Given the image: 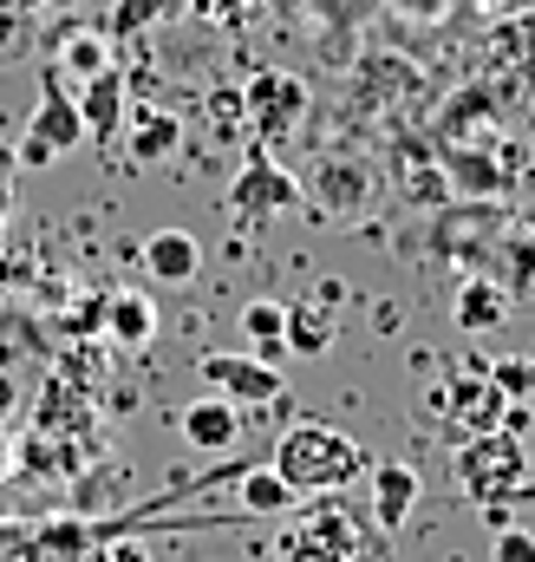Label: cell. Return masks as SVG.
I'll list each match as a JSON object with an SVG mask.
<instances>
[{
  "label": "cell",
  "instance_id": "obj_1",
  "mask_svg": "<svg viewBox=\"0 0 535 562\" xmlns=\"http://www.w3.org/2000/svg\"><path fill=\"white\" fill-rule=\"evenodd\" d=\"M268 464L294 484V497H340V491H353V484L373 471V458H366L340 425H320V419L287 425V431L274 438V458H268Z\"/></svg>",
  "mask_w": 535,
  "mask_h": 562
},
{
  "label": "cell",
  "instance_id": "obj_2",
  "mask_svg": "<svg viewBox=\"0 0 535 562\" xmlns=\"http://www.w3.org/2000/svg\"><path fill=\"white\" fill-rule=\"evenodd\" d=\"M451 477H457V491H464L470 504L503 510V504L530 484V445H523V431H477V438H457Z\"/></svg>",
  "mask_w": 535,
  "mask_h": 562
},
{
  "label": "cell",
  "instance_id": "obj_3",
  "mask_svg": "<svg viewBox=\"0 0 535 562\" xmlns=\"http://www.w3.org/2000/svg\"><path fill=\"white\" fill-rule=\"evenodd\" d=\"M373 550V517L340 497H307V510L281 530V562H353Z\"/></svg>",
  "mask_w": 535,
  "mask_h": 562
},
{
  "label": "cell",
  "instance_id": "obj_4",
  "mask_svg": "<svg viewBox=\"0 0 535 562\" xmlns=\"http://www.w3.org/2000/svg\"><path fill=\"white\" fill-rule=\"evenodd\" d=\"M431 413L444 425H457L464 438H477V431H503L510 400H503V386L490 380V360H477V367H457V373L431 393Z\"/></svg>",
  "mask_w": 535,
  "mask_h": 562
},
{
  "label": "cell",
  "instance_id": "obj_5",
  "mask_svg": "<svg viewBox=\"0 0 535 562\" xmlns=\"http://www.w3.org/2000/svg\"><path fill=\"white\" fill-rule=\"evenodd\" d=\"M86 138H92V132H86L79 99L59 92V86H46L39 105H33V119H26V138H20V150H13V164H26V170H53L66 150H79Z\"/></svg>",
  "mask_w": 535,
  "mask_h": 562
},
{
  "label": "cell",
  "instance_id": "obj_6",
  "mask_svg": "<svg viewBox=\"0 0 535 562\" xmlns=\"http://www.w3.org/2000/svg\"><path fill=\"white\" fill-rule=\"evenodd\" d=\"M242 112H249V132L274 150V144H287L300 132V119H307V86H300L294 72H281V66H268V72H255V79L242 86Z\"/></svg>",
  "mask_w": 535,
  "mask_h": 562
},
{
  "label": "cell",
  "instance_id": "obj_7",
  "mask_svg": "<svg viewBox=\"0 0 535 562\" xmlns=\"http://www.w3.org/2000/svg\"><path fill=\"white\" fill-rule=\"evenodd\" d=\"M300 203H307L300 177H294L287 164H274V157L242 164L236 183H229V196H223V210H229L236 223H268V216H287V210H300Z\"/></svg>",
  "mask_w": 535,
  "mask_h": 562
},
{
  "label": "cell",
  "instance_id": "obj_8",
  "mask_svg": "<svg viewBox=\"0 0 535 562\" xmlns=\"http://www.w3.org/2000/svg\"><path fill=\"white\" fill-rule=\"evenodd\" d=\"M196 373H203V386H209L216 400H229V406H242V413L281 400V367H268L262 353H203Z\"/></svg>",
  "mask_w": 535,
  "mask_h": 562
},
{
  "label": "cell",
  "instance_id": "obj_9",
  "mask_svg": "<svg viewBox=\"0 0 535 562\" xmlns=\"http://www.w3.org/2000/svg\"><path fill=\"white\" fill-rule=\"evenodd\" d=\"M307 190V203L320 210V216H360L366 203H373V164H360V157H327V164H314V183H300Z\"/></svg>",
  "mask_w": 535,
  "mask_h": 562
},
{
  "label": "cell",
  "instance_id": "obj_10",
  "mask_svg": "<svg viewBox=\"0 0 535 562\" xmlns=\"http://www.w3.org/2000/svg\"><path fill=\"white\" fill-rule=\"evenodd\" d=\"M177 438H183L190 451L223 458V451H236V438H242V406H229V400L203 393V400H190V406L177 413Z\"/></svg>",
  "mask_w": 535,
  "mask_h": 562
},
{
  "label": "cell",
  "instance_id": "obj_11",
  "mask_svg": "<svg viewBox=\"0 0 535 562\" xmlns=\"http://www.w3.org/2000/svg\"><path fill=\"white\" fill-rule=\"evenodd\" d=\"M366 484H373V524H379V537H392V530H405L411 524V510H418V471L411 464H399V458H386V464H373L366 471Z\"/></svg>",
  "mask_w": 535,
  "mask_h": 562
},
{
  "label": "cell",
  "instance_id": "obj_12",
  "mask_svg": "<svg viewBox=\"0 0 535 562\" xmlns=\"http://www.w3.org/2000/svg\"><path fill=\"white\" fill-rule=\"evenodd\" d=\"M137 262H144V276L150 281L183 288V281H196V269H203V243H196L190 229H157V236H144Z\"/></svg>",
  "mask_w": 535,
  "mask_h": 562
},
{
  "label": "cell",
  "instance_id": "obj_13",
  "mask_svg": "<svg viewBox=\"0 0 535 562\" xmlns=\"http://www.w3.org/2000/svg\"><path fill=\"white\" fill-rule=\"evenodd\" d=\"M510 288L497 276H470V281H457V301H451V314H457V327L464 334H490V327H503L510 321Z\"/></svg>",
  "mask_w": 535,
  "mask_h": 562
},
{
  "label": "cell",
  "instance_id": "obj_14",
  "mask_svg": "<svg viewBox=\"0 0 535 562\" xmlns=\"http://www.w3.org/2000/svg\"><path fill=\"white\" fill-rule=\"evenodd\" d=\"M105 340H112V347H132V353L157 340V307H150V294H137V288L105 294Z\"/></svg>",
  "mask_w": 535,
  "mask_h": 562
},
{
  "label": "cell",
  "instance_id": "obj_15",
  "mask_svg": "<svg viewBox=\"0 0 535 562\" xmlns=\"http://www.w3.org/2000/svg\"><path fill=\"white\" fill-rule=\"evenodd\" d=\"M125 119H132V164H163L183 144V119L163 112V105H137Z\"/></svg>",
  "mask_w": 535,
  "mask_h": 562
},
{
  "label": "cell",
  "instance_id": "obj_16",
  "mask_svg": "<svg viewBox=\"0 0 535 562\" xmlns=\"http://www.w3.org/2000/svg\"><path fill=\"white\" fill-rule=\"evenodd\" d=\"M333 307L327 301H294L287 307V360H320L333 347Z\"/></svg>",
  "mask_w": 535,
  "mask_h": 562
},
{
  "label": "cell",
  "instance_id": "obj_17",
  "mask_svg": "<svg viewBox=\"0 0 535 562\" xmlns=\"http://www.w3.org/2000/svg\"><path fill=\"white\" fill-rule=\"evenodd\" d=\"M236 504H242V517H281V510H294L300 497H294V484H287L274 464H249V471L236 477Z\"/></svg>",
  "mask_w": 535,
  "mask_h": 562
},
{
  "label": "cell",
  "instance_id": "obj_18",
  "mask_svg": "<svg viewBox=\"0 0 535 562\" xmlns=\"http://www.w3.org/2000/svg\"><path fill=\"white\" fill-rule=\"evenodd\" d=\"M242 340H249V353H262L268 367H281L287 360V307L281 301H249L242 307Z\"/></svg>",
  "mask_w": 535,
  "mask_h": 562
},
{
  "label": "cell",
  "instance_id": "obj_19",
  "mask_svg": "<svg viewBox=\"0 0 535 562\" xmlns=\"http://www.w3.org/2000/svg\"><path fill=\"white\" fill-rule=\"evenodd\" d=\"M79 112H86V132L92 138H112L118 125H125V79L118 72H99V79H86V92H79Z\"/></svg>",
  "mask_w": 535,
  "mask_h": 562
},
{
  "label": "cell",
  "instance_id": "obj_20",
  "mask_svg": "<svg viewBox=\"0 0 535 562\" xmlns=\"http://www.w3.org/2000/svg\"><path fill=\"white\" fill-rule=\"evenodd\" d=\"M163 13H170V0H118L112 20H105V40H132L144 26H157Z\"/></svg>",
  "mask_w": 535,
  "mask_h": 562
},
{
  "label": "cell",
  "instance_id": "obj_21",
  "mask_svg": "<svg viewBox=\"0 0 535 562\" xmlns=\"http://www.w3.org/2000/svg\"><path fill=\"white\" fill-rule=\"evenodd\" d=\"M66 66H72L79 79H99V72H112V40H105V33H79V40L66 46Z\"/></svg>",
  "mask_w": 535,
  "mask_h": 562
},
{
  "label": "cell",
  "instance_id": "obj_22",
  "mask_svg": "<svg viewBox=\"0 0 535 562\" xmlns=\"http://www.w3.org/2000/svg\"><path fill=\"white\" fill-rule=\"evenodd\" d=\"M490 380L503 386V400H530V393H535V360H530V353H510V360H490Z\"/></svg>",
  "mask_w": 535,
  "mask_h": 562
},
{
  "label": "cell",
  "instance_id": "obj_23",
  "mask_svg": "<svg viewBox=\"0 0 535 562\" xmlns=\"http://www.w3.org/2000/svg\"><path fill=\"white\" fill-rule=\"evenodd\" d=\"M490 562H535V530L530 524H497V537H490Z\"/></svg>",
  "mask_w": 535,
  "mask_h": 562
},
{
  "label": "cell",
  "instance_id": "obj_24",
  "mask_svg": "<svg viewBox=\"0 0 535 562\" xmlns=\"http://www.w3.org/2000/svg\"><path fill=\"white\" fill-rule=\"evenodd\" d=\"M92 562H150V543H137V537H99Z\"/></svg>",
  "mask_w": 535,
  "mask_h": 562
},
{
  "label": "cell",
  "instance_id": "obj_25",
  "mask_svg": "<svg viewBox=\"0 0 535 562\" xmlns=\"http://www.w3.org/2000/svg\"><path fill=\"white\" fill-rule=\"evenodd\" d=\"M20 40H26V7H20V0H0V59H7Z\"/></svg>",
  "mask_w": 535,
  "mask_h": 562
},
{
  "label": "cell",
  "instance_id": "obj_26",
  "mask_svg": "<svg viewBox=\"0 0 535 562\" xmlns=\"http://www.w3.org/2000/svg\"><path fill=\"white\" fill-rule=\"evenodd\" d=\"M26 7V20H53V13H79L86 0H20Z\"/></svg>",
  "mask_w": 535,
  "mask_h": 562
},
{
  "label": "cell",
  "instance_id": "obj_27",
  "mask_svg": "<svg viewBox=\"0 0 535 562\" xmlns=\"http://www.w3.org/2000/svg\"><path fill=\"white\" fill-rule=\"evenodd\" d=\"M7 413H13V380L0 373V419H7Z\"/></svg>",
  "mask_w": 535,
  "mask_h": 562
},
{
  "label": "cell",
  "instance_id": "obj_28",
  "mask_svg": "<svg viewBox=\"0 0 535 562\" xmlns=\"http://www.w3.org/2000/svg\"><path fill=\"white\" fill-rule=\"evenodd\" d=\"M7 164H13V150H0V210H7V177H13Z\"/></svg>",
  "mask_w": 535,
  "mask_h": 562
}]
</instances>
